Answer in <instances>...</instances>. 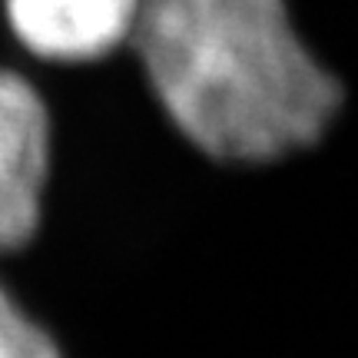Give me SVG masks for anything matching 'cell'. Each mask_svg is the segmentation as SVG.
Here are the masks:
<instances>
[{
    "instance_id": "1",
    "label": "cell",
    "mask_w": 358,
    "mask_h": 358,
    "mask_svg": "<svg viewBox=\"0 0 358 358\" xmlns=\"http://www.w3.org/2000/svg\"><path fill=\"white\" fill-rule=\"evenodd\" d=\"M127 43L179 136L219 163L282 159L342 103L285 0H140Z\"/></svg>"
},
{
    "instance_id": "3",
    "label": "cell",
    "mask_w": 358,
    "mask_h": 358,
    "mask_svg": "<svg viewBox=\"0 0 358 358\" xmlns=\"http://www.w3.org/2000/svg\"><path fill=\"white\" fill-rule=\"evenodd\" d=\"M13 37L40 60L87 64L129 40L140 0H3Z\"/></svg>"
},
{
    "instance_id": "4",
    "label": "cell",
    "mask_w": 358,
    "mask_h": 358,
    "mask_svg": "<svg viewBox=\"0 0 358 358\" xmlns=\"http://www.w3.org/2000/svg\"><path fill=\"white\" fill-rule=\"evenodd\" d=\"M0 358H64L57 338L0 285Z\"/></svg>"
},
{
    "instance_id": "2",
    "label": "cell",
    "mask_w": 358,
    "mask_h": 358,
    "mask_svg": "<svg viewBox=\"0 0 358 358\" xmlns=\"http://www.w3.org/2000/svg\"><path fill=\"white\" fill-rule=\"evenodd\" d=\"M50 163L47 103L27 77L0 70V252L20 249L37 236Z\"/></svg>"
}]
</instances>
